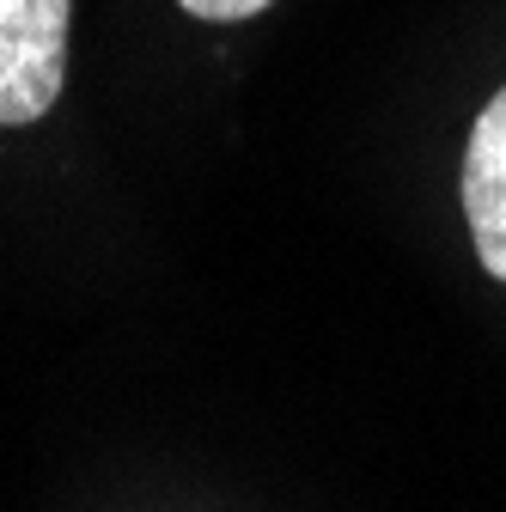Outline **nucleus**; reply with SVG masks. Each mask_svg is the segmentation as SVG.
Instances as JSON below:
<instances>
[{
  "mask_svg": "<svg viewBox=\"0 0 506 512\" xmlns=\"http://www.w3.org/2000/svg\"><path fill=\"white\" fill-rule=\"evenodd\" d=\"M74 0H0V128L55 110L68 80Z\"/></svg>",
  "mask_w": 506,
  "mask_h": 512,
  "instance_id": "obj_1",
  "label": "nucleus"
},
{
  "mask_svg": "<svg viewBox=\"0 0 506 512\" xmlns=\"http://www.w3.org/2000/svg\"><path fill=\"white\" fill-rule=\"evenodd\" d=\"M464 220L482 269L506 281V86L482 104L464 147Z\"/></svg>",
  "mask_w": 506,
  "mask_h": 512,
  "instance_id": "obj_2",
  "label": "nucleus"
},
{
  "mask_svg": "<svg viewBox=\"0 0 506 512\" xmlns=\"http://www.w3.org/2000/svg\"><path fill=\"white\" fill-rule=\"evenodd\" d=\"M189 19H208V25H238V19H257L275 0H177Z\"/></svg>",
  "mask_w": 506,
  "mask_h": 512,
  "instance_id": "obj_3",
  "label": "nucleus"
}]
</instances>
